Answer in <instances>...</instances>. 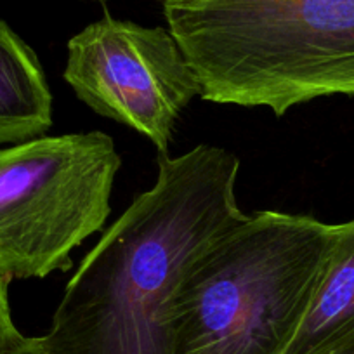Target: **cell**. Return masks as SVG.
<instances>
[{"mask_svg":"<svg viewBox=\"0 0 354 354\" xmlns=\"http://www.w3.org/2000/svg\"><path fill=\"white\" fill-rule=\"evenodd\" d=\"M122 158L101 131L0 148V277L46 278L103 231Z\"/></svg>","mask_w":354,"mask_h":354,"instance_id":"4","label":"cell"},{"mask_svg":"<svg viewBox=\"0 0 354 354\" xmlns=\"http://www.w3.org/2000/svg\"><path fill=\"white\" fill-rule=\"evenodd\" d=\"M6 354H56L47 342L44 340V337H25L23 335L11 349Z\"/></svg>","mask_w":354,"mask_h":354,"instance_id":"9","label":"cell"},{"mask_svg":"<svg viewBox=\"0 0 354 354\" xmlns=\"http://www.w3.org/2000/svg\"><path fill=\"white\" fill-rule=\"evenodd\" d=\"M337 354H354V346H353V347H349V349L342 351V353H337Z\"/></svg>","mask_w":354,"mask_h":354,"instance_id":"10","label":"cell"},{"mask_svg":"<svg viewBox=\"0 0 354 354\" xmlns=\"http://www.w3.org/2000/svg\"><path fill=\"white\" fill-rule=\"evenodd\" d=\"M63 78L94 113L145 136L160 155L200 96L198 78L169 30L108 12L68 40Z\"/></svg>","mask_w":354,"mask_h":354,"instance_id":"5","label":"cell"},{"mask_svg":"<svg viewBox=\"0 0 354 354\" xmlns=\"http://www.w3.org/2000/svg\"><path fill=\"white\" fill-rule=\"evenodd\" d=\"M354 346V217L335 240L308 311L283 354H337Z\"/></svg>","mask_w":354,"mask_h":354,"instance_id":"6","label":"cell"},{"mask_svg":"<svg viewBox=\"0 0 354 354\" xmlns=\"http://www.w3.org/2000/svg\"><path fill=\"white\" fill-rule=\"evenodd\" d=\"M240 160L198 145L160 155L158 176L78 266L44 340L56 354H172V309L188 271L245 219Z\"/></svg>","mask_w":354,"mask_h":354,"instance_id":"1","label":"cell"},{"mask_svg":"<svg viewBox=\"0 0 354 354\" xmlns=\"http://www.w3.org/2000/svg\"><path fill=\"white\" fill-rule=\"evenodd\" d=\"M163 16L202 100L283 117L354 97V0H165Z\"/></svg>","mask_w":354,"mask_h":354,"instance_id":"2","label":"cell"},{"mask_svg":"<svg viewBox=\"0 0 354 354\" xmlns=\"http://www.w3.org/2000/svg\"><path fill=\"white\" fill-rule=\"evenodd\" d=\"M53 127V93L35 50L0 19V146L42 138Z\"/></svg>","mask_w":354,"mask_h":354,"instance_id":"7","label":"cell"},{"mask_svg":"<svg viewBox=\"0 0 354 354\" xmlns=\"http://www.w3.org/2000/svg\"><path fill=\"white\" fill-rule=\"evenodd\" d=\"M11 278L0 277V354H6L19 339L23 333L15 325L9 304V285Z\"/></svg>","mask_w":354,"mask_h":354,"instance_id":"8","label":"cell"},{"mask_svg":"<svg viewBox=\"0 0 354 354\" xmlns=\"http://www.w3.org/2000/svg\"><path fill=\"white\" fill-rule=\"evenodd\" d=\"M335 224L261 210L217 238L172 309V354H283L325 271Z\"/></svg>","mask_w":354,"mask_h":354,"instance_id":"3","label":"cell"}]
</instances>
